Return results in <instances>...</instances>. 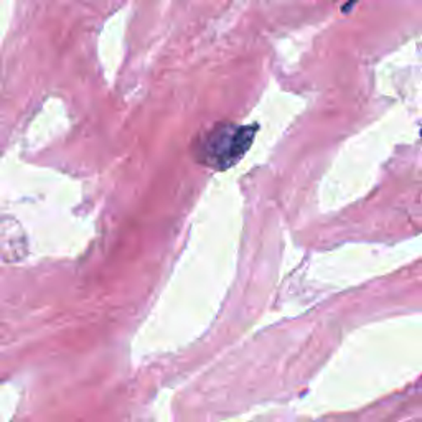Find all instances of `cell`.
Segmentation results:
<instances>
[{
    "label": "cell",
    "mask_w": 422,
    "mask_h": 422,
    "mask_svg": "<svg viewBox=\"0 0 422 422\" xmlns=\"http://www.w3.org/2000/svg\"><path fill=\"white\" fill-rule=\"evenodd\" d=\"M257 126L222 122L196 142V160L215 170H228L249 151Z\"/></svg>",
    "instance_id": "cell-1"
},
{
    "label": "cell",
    "mask_w": 422,
    "mask_h": 422,
    "mask_svg": "<svg viewBox=\"0 0 422 422\" xmlns=\"http://www.w3.org/2000/svg\"><path fill=\"white\" fill-rule=\"evenodd\" d=\"M357 2H358V0H348V4H347V6L342 7V12H345V13L350 12V8H352V7H353L354 4H357Z\"/></svg>",
    "instance_id": "cell-2"
}]
</instances>
